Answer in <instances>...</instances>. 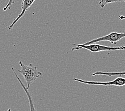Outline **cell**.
<instances>
[{"mask_svg": "<svg viewBox=\"0 0 125 111\" xmlns=\"http://www.w3.org/2000/svg\"><path fill=\"white\" fill-rule=\"evenodd\" d=\"M125 38V32L123 33H118L116 32H112L106 35H105L104 36L101 37V38H98L97 39H94L93 40H91L89 42H86L84 43V45H89L95 43H97L98 42L106 41H109L111 44H116V43L122 39Z\"/></svg>", "mask_w": 125, "mask_h": 111, "instance_id": "7a4b0ae2", "label": "cell"}, {"mask_svg": "<svg viewBox=\"0 0 125 111\" xmlns=\"http://www.w3.org/2000/svg\"><path fill=\"white\" fill-rule=\"evenodd\" d=\"M119 19L120 20L125 19V16H119Z\"/></svg>", "mask_w": 125, "mask_h": 111, "instance_id": "9c48e42d", "label": "cell"}, {"mask_svg": "<svg viewBox=\"0 0 125 111\" xmlns=\"http://www.w3.org/2000/svg\"><path fill=\"white\" fill-rule=\"evenodd\" d=\"M35 0H22L21 2V12L19 14L18 16L13 21H12V23L11 24L10 26H8V30H11L13 28L14 25H15L17 22L19 20L21 19V17L24 16L25 13H26V11L28 10L31 6H32L33 3L35 2Z\"/></svg>", "mask_w": 125, "mask_h": 111, "instance_id": "277c9868", "label": "cell"}, {"mask_svg": "<svg viewBox=\"0 0 125 111\" xmlns=\"http://www.w3.org/2000/svg\"><path fill=\"white\" fill-rule=\"evenodd\" d=\"M19 64L21 67V70H18V72L24 77L27 83L26 88L28 90L30 85L35 81L37 79L41 76L42 73L32 64L25 65L21 61H20Z\"/></svg>", "mask_w": 125, "mask_h": 111, "instance_id": "6da1fadb", "label": "cell"}, {"mask_svg": "<svg viewBox=\"0 0 125 111\" xmlns=\"http://www.w3.org/2000/svg\"><path fill=\"white\" fill-rule=\"evenodd\" d=\"M96 75H105L108 76H123L125 75V72H104L102 71H97L92 74V76Z\"/></svg>", "mask_w": 125, "mask_h": 111, "instance_id": "8992f818", "label": "cell"}, {"mask_svg": "<svg viewBox=\"0 0 125 111\" xmlns=\"http://www.w3.org/2000/svg\"><path fill=\"white\" fill-rule=\"evenodd\" d=\"M123 2L125 3V0H101L99 2V5L101 8H104L105 5L112 3H116V2Z\"/></svg>", "mask_w": 125, "mask_h": 111, "instance_id": "52a82bcc", "label": "cell"}, {"mask_svg": "<svg viewBox=\"0 0 125 111\" xmlns=\"http://www.w3.org/2000/svg\"><path fill=\"white\" fill-rule=\"evenodd\" d=\"M73 80L77 81L80 83L86 84L88 85H103V86H110L113 85L116 87H123L125 85V78H117L114 80L109 82H98V81H84L83 80L79 79L77 78H74Z\"/></svg>", "mask_w": 125, "mask_h": 111, "instance_id": "3957f363", "label": "cell"}, {"mask_svg": "<svg viewBox=\"0 0 125 111\" xmlns=\"http://www.w3.org/2000/svg\"><path fill=\"white\" fill-rule=\"evenodd\" d=\"M7 111H11V109H8Z\"/></svg>", "mask_w": 125, "mask_h": 111, "instance_id": "30bf717a", "label": "cell"}, {"mask_svg": "<svg viewBox=\"0 0 125 111\" xmlns=\"http://www.w3.org/2000/svg\"><path fill=\"white\" fill-rule=\"evenodd\" d=\"M15 2V0H9V2H8V4H7L6 6H5L4 8H3V11H6L8 9H9L10 6L12 4H13Z\"/></svg>", "mask_w": 125, "mask_h": 111, "instance_id": "ba28073f", "label": "cell"}, {"mask_svg": "<svg viewBox=\"0 0 125 111\" xmlns=\"http://www.w3.org/2000/svg\"><path fill=\"white\" fill-rule=\"evenodd\" d=\"M11 70H12V72L14 73V74H15L16 79L18 80V81L19 82V83L21 84V85L22 89H24V91L25 92V93H26V94L27 97L28 99V101H29V104H30V111H36V110L35 109V107L34 106V101H33V100L32 95H31V93H30V92L28 91V89H27L26 87H25V85L24 84V83H22V81H21V79L19 78V76H18V75L17 74V73L16 72L15 69H14V68L12 67V68H11Z\"/></svg>", "mask_w": 125, "mask_h": 111, "instance_id": "5b68a950", "label": "cell"}]
</instances>
